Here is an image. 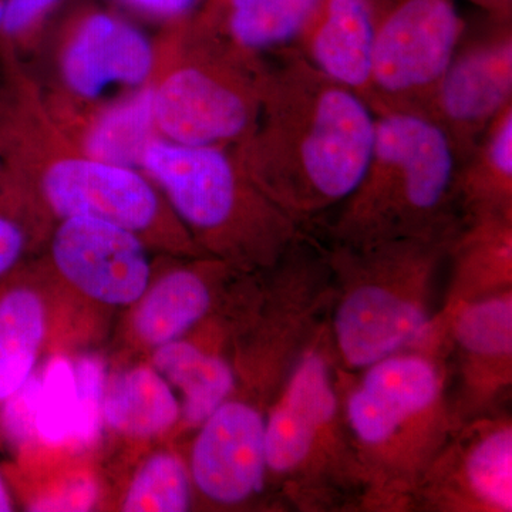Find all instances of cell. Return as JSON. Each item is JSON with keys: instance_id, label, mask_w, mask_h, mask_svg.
Here are the masks:
<instances>
[{"instance_id": "obj_1", "label": "cell", "mask_w": 512, "mask_h": 512, "mask_svg": "<svg viewBox=\"0 0 512 512\" xmlns=\"http://www.w3.org/2000/svg\"><path fill=\"white\" fill-rule=\"evenodd\" d=\"M275 57L262 66L254 127L231 150L259 190L308 229L355 191L372 153L376 114L295 47Z\"/></svg>"}, {"instance_id": "obj_2", "label": "cell", "mask_w": 512, "mask_h": 512, "mask_svg": "<svg viewBox=\"0 0 512 512\" xmlns=\"http://www.w3.org/2000/svg\"><path fill=\"white\" fill-rule=\"evenodd\" d=\"M0 151L6 181L45 222L87 217L134 232L150 249L198 254L163 192L146 174L96 160L67 136L19 57L0 46Z\"/></svg>"}, {"instance_id": "obj_3", "label": "cell", "mask_w": 512, "mask_h": 512, "mask_svg": "<svg viewBox=\"0 0 512 512\" xmlns=\"http://www.w3.org/2000/svg\"><path fill=\"white\" fill-rule=\"evenodd\" d=\"M448 377L441 332L359 372L339 366L343 419L367 505L412 504L424 471L463 423Z\"/></svg>"}, {"instance_id": "obj_4", "label": "cell", "mask_w": 512, "mask_h": 512, "mask_svg": "<svg viewBox=\"0 0 512 512\" xmlns=\"http://www.w3.org/2000/svg\"><path fill=\"white\" fill-rule=\"evenodd\" d=\"M454 237L330 242L328 323L340 369L359 372L439 332V286Z\"/></svg>"}, {"instance_id": "obj_5", "label": "cell", "mask_w": 512, "mask_h": 512, "mask_svg": "<svg viewBox=\"0 0 512 512\" xmlns=\"http://www.w3.org/2000/svg\"><path fill=\"white\" fill-rule=\"evenodd\" d=\"M375 114L369 163L355 191L339 205L330 242L454 237L463 217L456 192L460 158L450 138L419 111Z\"/></svg>"}, {"instance_id": "obj_6", "label": "cell", "mask_w": 512, "mask_h": 512, "mask_svg": "<svg viewBox=\"0 0 512 512\" xmlns=\"http://www.w3.org/2000/svg\"><path fill=\"white\" fill-rule=\"evenodd\" d=\"M140 170L163 192L201 254L242 274L274 268L308 232L259 190L231 147L157 137Z\"/></svg>"}, {"instance_id": "obj_7", "label": "cell", "mask_w": 512, "mask_h": 512, "mask_svg": "<svg viewBox=\"0 0 512 512\" xmlns=\"http://www.w3.org/2000/svg\"><path fill=\"white\" fill-rule=\"evenodd\" d=\"M268 485L288 505L318 511L366 501L340 402L328 316L319 323L266 416Z\"/></svg>"}, {"instance_id": "obj_8", "label": "cell", "mask_w": 512, "mask_h": 512, "mask_svg": "<svg viewBox=\"0 0 512 512\" xmlns=\"http://www.w3.org/2000/svg\"><path fill=\"white\" fill-rule=\"evenodd\" d=\"M264 63L244 62L185 23L165 73L153 80L160 137L184 146H237L254 127Z\"/></svg>"}, {"instance_id": "obj_9", "label": "cell", "mask_w": 512, "mask_h": 512, "mask_svg": "<svg viewBox=\"0 0 512 512\" xmlns=\"http://www.w3.org/2000/svg\"><path fill=\"white\" fill-rule=\"evenodd\" d=\"M467 32L457 0H377L366 100L423 110Z\"/></svg>"}, {"instance_id": "obj_10", "label": "cell", "mask_w": 512, "mask_h": 512, "mask_svg": "<svg viewBox=\"0 0 512 512\" xmlns=\"http://www.w3.org/2000/svg\"><path fill=\"white\" fill-rule=\"evenodd\" d=\"M443 511H512V424L497 410L463 420L414 490L412 504Z\"/></svg>"}, {"instance_id": "obj_11", "label": "cell", "mask_w": 512, "mask_h": 512, "mask_svg": "<svg viewBox=\"0 0 512 512\" xmlns=\"http://www.w3.org/2000/svg\"><path fill=\"white\" fill-rule=\"evenodd\" d=\"M464 35L421 113L443 128L464 160L495 117L512 104L511 20Z\"/></svg>"}, {"instance_id": "obj_12", "label": "cell", "mask_w": 512, "mask_h": 512, "mask_svg": "<svg viewBox=\"0 0 512 512\" xmlns=\"http://www.w3.org/2000/svg\"><path fill=\"white\" fill-rule=\"evenodd\" d=\"M150 248L134 232L97 220L59 221L50 238V266L67 288L107 308L133 306L153 279Z\"/></svg>"}, {"instance_id": "obj_13", "label": "cell", "mask_w": 512, "mask_h": 512, "mask_svg": "<svg viewBox=\"0 0 512 512\" xmlns=\"http://www.w3.org/2000/svg\"><path fill=\"white\" fill-rule=\"evenodd\" d=\"M266 413L231 396L197 429L188 470L194 494L215 507H241L268 488Z\"/></svg>"}, {"instance_id": "obj_14", "label": "cell", "mask_w": 512, "mask_h": 512, "mask_svg": "<svg viewBox=\"0 0 512 512\" xmlns=\"http://www.w3.org/2000/svg\"><path fill=\"white\" fill-rule=\"evenodd\" d=\"M439 319L446 357L456 363L458 416L467 420L494 412L511 386V288L460 303Z\"/></svg>"}, {"instance_id": "obj_15", "label": "cell", "mask_w": 512, "mask_h": 512, "mask_svg": "<svg viewBox=\"0 0 512 512\" xmlns=\"http://www.w3.org/2000/svg\"><path fill=\"white\" fill-rule=\"evenodd\" d=\"M157 56L140 29L109 12L94 10L74 22L60 55V77L76 99L94 101L113 84L147 86Z\"/></svg>"}, {"instance_id": "obj_16", "label": "cell", "mask_w": 512, "mask_h": 512, "mask_svg": "<svg viewBox=\"0 0 512 512\" xmlns=\"http://www.w3.org/2000/svg\"><path fill=\"white\" fill-rule=\"evenodd\" d=\"M241 274L218 259L194 256L151 279L147 291L131 306V339L151 352L187 338L220 313L225 289Z\"/></svg>"}, {"instance_id": "obj_17", "label": "cell", "mask_w": 512, "mask_h": 512, "mask_svg": "<svg viewBox=\"0 0 512 512\" xmlns=\"http://www.w3.org/2000/svg\"><path fill=\"white\" fill-rule=\"evenodd\" d=\"M322 0H205L192 32L259 66L298 45Z\"/></svg>"}, {"instance_id": "obj_18", "label": "cell", "mask_w": 512, "mask_h": 512, "mask_svg": "<svg viewBox=\"0 0 512 512\" xmlns=\"http://www.w3.org/2000/svg\"><path fill=\"white\" fill-rule=\"evenodd\" d=\"M50 313L45 269L25 264L0 279V413L39 369Z\"/></svg>"}, {"instance_id": "obj_19", "label": "cell", "mask_w": 512, "mask_h": 512, "mask_svg": "<svg viewBox=\"0 0 512 512\" xmlns=\"http://www.w3.org/2000/svg\"><path fill=\"white\" fill-rule=\"evenodd\" d=\"M376 10L377 0H322L295 47L320 72L365 100Z\"/></svg>"}, {"instance_id": "obj_20", "label": "cell", "mask_w": 512, "mask_h": 512, "mask_svg": "<svg viewBox=\"0 0 512 512\" xmlns=\"http://www.w3.org/2000/svg\"><path fill=\"white\" fill-rule=\"evenodd\" d=\"M447 291L440 313L454 306L510 289L512 284V214L463 218L448 247Z\"/></svg>"}, {"instance_id": "obj_21", "label": "cell", "mask_w": 512, "mask_h": 512, "mask_svg": "<svg viewBox=\"0 0 512 512\" xmlns=\"http://www.w3.org/2000/svg\"><path fill=\"white\" fill-rule=\"evenodd\" d=\"M150 365L180 396V423L197 430L237 389L234 362L208 343L178 339L151 350Z\"/></svg>"}, {"instance_id": "obj_22", "label": "cell", "mask_w": 512, "mask_h": 512, "mask_svg": "<svg viewBox=\"0 0 512 512\" xmlns=\"http://www.w3.org/2000/svg\"><path fill=\"white\" fill-rule=\"evenodd\" d=\"M103 419L126 439L153 440L180 424V400L156 367L131 366L109 375Z\"/></svg>"}, {"instance_id": "obj_23", "label": "cell", "mask_w": 512, "mask_h": 512, "mask_svg": "<svg viewBox=\"0 0 512 512\" xmlns=\"http://www.w3.org/2000/svg\"><path fill=\"white\" fill-rule=\"evenodd\" d=\"M456 192L463 218L512 214V104L461 161Z\"/></svg>"}, {"instance_id": "obj_24", "label": "cell", "mask_w": 512, "mask_h": 512, "mask_svg": "<svg viewBox=\"0 0 512 512\" xmlns=\"http://www.w3.org/2000/svg\"><path fill=\"white\" fill-rule=\"evenodd\" d=\"M153 82L94 113L80 140L84 153L104 163L140 170L144 150L160 137L154 120Z\"/></svg>"}, {"instance_id": "obj_25", "label": "cell", "mask_w": 512, "mask_h": 512, "mask_svg": "<svg viewBox=\"0 0 512 512\" xmlns=\"http://www.w3.org/2000/svg\"><path fill=\"white\" fill-rule=\"evenodd\" d=\"M187 461L175 451L151 454L136 471L121 500L126 512H184L194 504Z\"/></svg>"}, {"instance_id": "obj_26", "label": "cell", "mask_w": 512, "mask_h": 512, "mask_svg": "<svg viewBox=\"0 0 512 512\" xmlns=\"http://www.w3.org/2000/svg\"><path fill=\"white\" fill-rule=\"evenodd\" d=\"M37 441L49 447L72 446L77 420L76 376L73 359L50 357L39 367Z\"/></svg>"}, {"instance_id": "obj_27", "label": "cell", "mask_w": 512, "mask_h": 512, "mask_svg": "<svg viewBox=\"0 0 512 512\" xmlns=\"http://www.w3.org/2000/svg\"><path fill=\"white\" fill-rule=\"evenodd\" d=\"M76 376L77 420L72 447L89 450L96 446L104 430L103 407L106 396V360L97 353L73 359Z\"/></svg>"}, {"instance_id": "obj_28", "label": "cell", "mask_w": 512, "mask_h": 512, "mask_svg": "<svg viewBox=\"0 0 512 512\" xmlns=\"http://www.w3.org/2000/svg\"><path fill=\"white\" fill-rule=\"evenodd\" d=\"M42 227L19 192L5 181L0 188V279L26 264Z\"/></svg>"}, {"instance_id": "obj_29", "label": "cell", "mask_w": 512, "mask_h": 512, "mask_svg": "<svg viewBox=\"0 0 512 512\" xmlns=\"http://www.w3.org/2000/svg\"><path fill=\"white\" fill-rule=\"evenodd\" d=\"M39 369L25 386L3 406L0 413V440L15 450H28L37 441V397H39Z\"/></svg>"}, {"instance_id": "obj_30", "label": "cell", "mask_w": 512, "mask_h": 512, "mask_svg": "<svg viewBox=\"0 0 512 512\" xmlns=\"http://www.w3.org/2000/svg\"><path fill=\"white\" fill-rule=\"evenodd\" d=\"M62 0H2L0 46L18 52L36 36L49 13Z\"/></svg>"}, {"instance_id": "obj_31", "label": "cell", "mask_w": 512, "mask_h": 512, "mask_svg": "<svg viewBox=\"0 0 512 512\" xmlns=\"http://www.w3.org/2000/svg\"><path fill=\"white\" fill-rule=\"evenodd\" d=\"M100 500V485L92 474L79 473L66 478L50 493L29 501V511H90Z\"/></svg>"}, {"instance_id": "obj_32", "label": "cell", "mask_w": 512, "mask_h": 512, "mask_svg": "<svg viewBox=\"0 0 512 512\" xmlns=\"http://www.w3.org/2000/svg\"><path fill=\"white\" fill-rule=\"evenodd\" d=\"M151 18L188 23V19L204 5L205 0H120Z\"/></svg>"}, {"instance_id": "obj_33", "label": "cell", "mask_w": 512, "mask_h": 512, "mask_svg": "<svg viewBox=\"0 0 512 512\" xmlns=\"http://www.w3.org/2000/svg\"><path fill=\"white\" fill-rule=\"evenodd\" d=\"M484 9L491 18L511 20L512 0H470Z\"/></svg>"}, {"instance_id": "obj_34", "label": "cell", "mask_w": 512, "mask_h": 512, "mask_svg": "<svg viewBox=\"0 0 512 512\" xmlns=\"http://www.w3.org/2000/svg\"><path fill=\"white\" fill-rule=\"evenodd\" d=\"M15 508L12 487L6 474L0 470V512L15 511Z\"/></svg>"}, {"instance_id": "obj_35", "label": "cell", "mask_w": 512, "mask_h": 512, "mask_svg": "<svg viewBox=\"0 0 512 512\" xmlns=\"http://www.w3.org/2000/svg\"><path fill=\"white\" fill-rule=\"evenodd\" d=\"M6 181V165L5 160H3L2 151H0V188L3 187Z\"/></svg>"}, {"instance_id": "obj_36", "label": "cell", "mask_w": 512, "mask_h": 512, "mask_svg": "<svg viewBox=\"0 0 512 512\" xmlns=\"http://www.w3.org/2000/svg\"><path fill=\"white\" fill-rule=\"evenodd\" d=\"M0 19H2V0H0Z\"/></svg>"}]
</instances>
